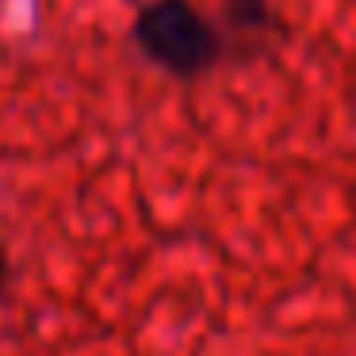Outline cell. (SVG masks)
<instances>
[{"instance_id": "3957f363", "label": "cell", "mask_w": 356, "mask_h": 356, "mask_svg": "<svg viewBox=\"0 0 356 356\" xmlns=\"http://www.w3.org/2000/svg\"><path fill=\"white\" fill-rule=\"evenodd\" d=\"M8 284H12V257H8V249L0 245V299L8 295Z\"/></svg>"}, {"instance_id": "7a4b0ae2", "label": "cell", "mask_w": 356, "mask_h": 356, "mask_svg": "<svg viewBox=\"0 0 356 356\" xmlns=\"http://www.w3.org/2000/svg\"><path fill=\"white\" fill-rule=\"evenodd\" d=\"M218 16H222L226 42L245 47V58L272 47V39L284 35L276 0H218Z\"/></svg>"}, {"instance_id": "6da1fadb", "label": "cell", "mask_w": 356, "mask_h": 356, "mask_svg": "<svg viewBox=\"0 0 356 356\" xmlns=\"http://www.w3.org/2000/svg\"><path fill=\"white\" fill-rule=\"evenodd\" d=\"M131 39L149 65L172 81H200L226 58L222 27L203 16L195 0H146L131 24Z\"/></svg>"}]
</instances>
